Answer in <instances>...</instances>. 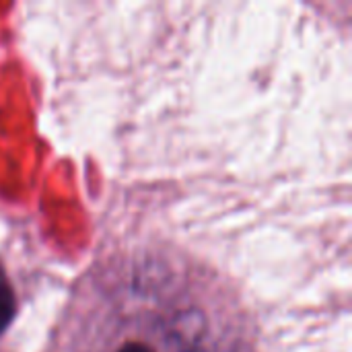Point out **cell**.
I'll list each match as a JSON object with an SVG mask.
<instances>
[{
    "label": "cell",
    "instance_id": "obj_2",
    "mask_svg": "<svg viewBox=\"0 0 352 352\" xmlns=\"http://www.w3.org/2000/svg\"><path fill=\"white\" fill-rule=\"evenodd\" d=\"M118 352H153L148 346H144V344H136V342H130V344H126L124 349H120Z\"/></svg>",
    "mask_w": 352,
    "mask_h": 352
},
{
    "label": "cell",
    "instance_id": "obj_1",
    "mask_svg": "<svg viewBox=\"0 0 352 352\" xmlns=\"http://www.w3.org/2000/svg\"><path fill=\"white\" fill-rule=\"evenodd\" d=\"M16 314V299H14V291L4 274V270L0 268V334L10 326V322L14 320Z\"/></svg>",
    "mask_w": 352,
    "mask_h": 352
}]
</instances>
